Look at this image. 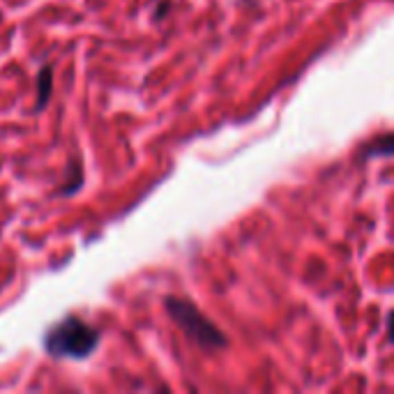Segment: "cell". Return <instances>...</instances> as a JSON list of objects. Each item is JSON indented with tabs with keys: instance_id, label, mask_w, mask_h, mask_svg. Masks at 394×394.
I'll use <instances>...</instances> for the list:
<instances>
[{
	"instance_id": "obj_6",
	"label": "cell",
	"mask_w": 394,
	"mask_h": 394,
	"mask_svg": "<svg viewBox=\"0 0 394 394\" xmlns=\"http://www.w3.org/2000/svg\"><path fill=\"white\" fill-rule=\"evenodd\" d=\"M166 12H169V3H159V12H157L155 19H162Z\"/></svg>"
},
{
	"instance_id": "obj_4",
	"label": "cell",
	"mask_w": 394,
	"mask_h": 394,
	"mask_svg": "<svg viewBox=\"0 0 394 394\" xmlns=\"http://www.w3.org/2000/svg\"><path fill=\"white\" fill-rule=\"evenodd\" d=\"M362 157L364 159H369V157H394V134H385V136L376 138L373 143H369L362 150Z\"/></svg>"
},
{
	"instance_id": "obj_1",
	"label": "cell",
	"mask_w": 394,
	"mask_h": 394,
	"mask_svg": "<svg viewBox=\"0 0 394 394\" xmlns=\"http://www.w3.org/2000/svg\"><path fill=\"white\" fill-rule=\"evenodd\" d=\"M100 346V330L83 323L79 316H65L44 335V350L51 357H90Z\"/></svg>"
},
{
	"instance_id": "obj_5",
	"label": "cell",
	"mask_w": 394,
	"mask_h": 394,
	"mask_svg": "<svg viewBox=\"0 0 394 394\" xmlns=\"http://www.w3.org/2000/svg\"><path fill=\"white\" fill-rule=\"evenodd\" d=\"M387 337H390V341H394V309L387 314Z\"/></svg>"
},
{
	"instance_id": "obj_2",
	"label": "cell",
	"mask_w": 394,
	"mask_h": 394,
	"mask_svg": "<svg viewBox=\"0 0 394 394\" xmlns=\"http://www.w3.org/2000/svg\"><path fill=\"white\" fill-rule=\"evenodd\" d=\"M164 307L169 311L171 321L191 339L194 344H198L205 350H221L228 346L226 335L214 325L210 318L203 316L196 309V304H191L185 297L169 295L164 300Z\"/></svg>"
},
{
	"instance_id": "obj_3",
	"label": "cell",
	"mask_w": 394,
	"mask_h": 394,
	"mask_svg": "<svg viewBox=\"0 0 394 394\" xmlns=\"http://www.w3.org/2000/svg\"><path fill=\"white\" fill-rule=\"evenodd\" d=\"M51 93H53V69L44 65L37 74V104H35V109L37 111L44 109Z\"/></svg>"
}]
</instances>
